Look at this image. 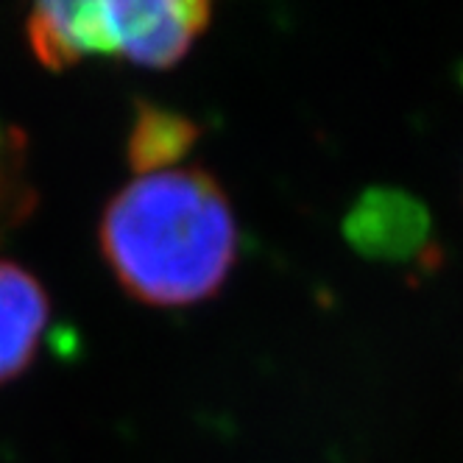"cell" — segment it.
I'll return each mask as SVG.
<instances>
[{"mask_svg":"<svg viewBox=\"0 0 463 463\" xmlns=\"http://www.w3.org/2000/svg\"><path fill=\"white\" fill-rule=\"evenodd\" d=\"M101 249L131 296L154 307H184L226 282L238 223L210 174L171 168L137 176L112 198Z\"/></svg>","mask_w":463,"mask_h":463,"instance_id":"6da1fadb","label":"cell"},{"mask_svg":"<svg viewBox=\"0 0 463 463\" xmlns=\"http://www.w3.org/2000/svg\"><path fill=\"white\" fill-rule=\"evenodd\" d=\"M48 326V296L17 262L0 260V383L34 360Z\"/></svg>","mask_w":463,"mask_h":463,"instance_id":"277c9868","label":"cell"},{"mask_svg":"<svg viewBox=\"0 0 463 463\" xmlns=\"http://www.w3.org/2000/svg\"><path fill=\"white\" fill-rule=\"evenodd\" d=\"M198 0H90L43 4L25 23L28 45L51 71L90 56H120L140 68H171L207 28Z\"/></svg>","mask_w":463,"mask_h":463,"instance_id":"7a4b0ae2","label":"cell"},{"mask_svg":"<svg viewBox=\"0 0 463 463\" xmlns=\"http://www.w3.org/2000/svg\"><path fill=\"white\" fill-rule=\"evenodd\" d=\"M352 243L380 260H424L433 249V226L427 210L400 190H374L363 195L346 221Z\"/></svg>","mask_w":463,"mask_h":463,"instance_id":"3957f363","label":"cell"},{"mask_svg":"<svg viewBox=\"0 0 463 463\" xmlns=\"http://www.w3.org/2000/svg\"><path fill=\"white\" fill-rule=\"evenodd\" d=\"M195 135H198L195 126L184 115L156 109V107H143L128 137L131 168L137 171V176L176 168V162L195 143Z\"/></svg>","mask_w":463,"mask_h":463,"instance_id":"5b68a950","label":"cell"}]
</instances>
